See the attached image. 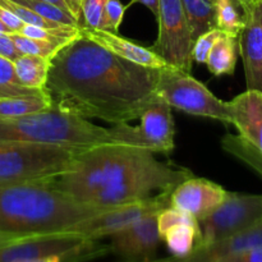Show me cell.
I'll return each instance as SVG.
<instances>
[{
    "mask_svg": "<svg viewBox=\"0 0 262 262\" xmlns=\"http://www.w3.org/2000/svg\"><path fill=\"white\" fill-rule=\"evenodd\" d=\"M237 2L239 3L241 8H242L243 13H245L246 15L251 9H252V7L255 5V3L257 2V0H237Z\"/></svg>",
    "mask_w": 262,
    "mask_h": 262,
    "instance_id": "38",
    "label": "cell"
},
{
    "mask_svg": "<svg viewBox=\"0 0 262 262\" xmlns=\"http://www.w3.org/2000/svg\"><path fill=\"white\" fill-rule=\"evenodd\" d=\"M79 33L104 46L115 55L138 66L154 69H163L168 67L166 61L152 49L138 45L128 38L119 36V33H113L104 30H92L87 27H79Z\"/></svg>",
    "mask_w": 262,
    "mask_h": 262,
    "instance_id": "17",
    "label": "cell"
},
{
    "mask_svg": "<svg viewBox=\"0 0 262 262\" xmlns=\"http://www.w3.org/2000/svg\"><path fill=\"white\" fill-rule=\"evenodd\" d=\"M50 59L36 55H19L13 60L18 81L25 87L43 91L48 81Z\"/></svg>",
    "mask_w": 262,
    "mask_h": 262,
    "instance_id": "20",
    "label": "cell"
},
{
    "mask_svg": "<svg viewBox=\"0 0 262 262\" xmlns=\"http://www.w3.org/2000/svg\"><path fill=\"white\" fill-rule=\"evenodd\" d=\"M171 192H160L143 201L115 207L95 216L84 219L69 228L67 232L76 233L90 241L110 237L114 233L129 227L137 220L151 214H158L161 210L171 206Z\"/></svg>",
    "mask_w": 262,
    "mask_h": 262,
    "instance_id": "10",
    "label": "cell"
},
{
    "mask_svg": "<svg viewBox=\"0 0 262 262\" xmlns=\"http://www.w3.org/2000/svg\"><path fill=\"white\" fill-rule=\"evenodd\" d=\"M262 220V194L229 192L212 214L200 220L201 245L207 246L234 235Z\"/></svg>",
    "mask_w": 262,
    "mask_h": 262,
    "instance_id": "9",
    "label": "cell"
},
{
    "mask_svg": "<svg viewBox=\"0 0 262 262\" xmlns=\"http://www.w3.org/2000/svg\"><path fill=\"white\" fill-rule=\"evenodd\" d=\"M19 262H67V260L63 257V256L50 255V256H42V257L30 258V260H25Z\"/></svg>",
    "mask_w": 262,
    "mask_h": 262,
    "instance_id": "37",
    "label": "cell"
},
{
    "mask_svg": "<svg viewBox=\"0 0 262 262\" xmlns=\"http://www.w3.org/2000/svg\"><path fill=\"white\" fill-rule=\"evenodd\" d=\"M222 33V31L214 28V30L207 31V32L202 33L200 37H197L194 40L193 46H192V59H193V61L200 64L206 63L210 50H211V48Z\"/></svg>",
    "mask_w": 262,
    "mask_h": 262,
    "instance_id": "28",
    "label": "cell"
},
{
    "mask_svg": "<svg viewBox=\"0 0 262 262\" xmlns=\"http://www.w3.org/2000/svg\"><path fill=\"white\" fill-rule=\"evenodd\" d=\"M148 148L107 143L82 151L73 165L51 179L77 201L119 207L143 201L155 192L173 191L193 177L189 169L164 164Z\"/></svg>",
    "mask_w": 262,
    "mask_h": 262,
    "instance_id": "2",
    "label": "cell"
},
{
    "mask_svg": "<svg viewBox=\"0 0 262 262\" xmlns=\"http://www.w3.org/2000/svg\"><path fill=\"white\" fill-rule=\"evenodd\" d=\"M19 55V51L15 48L14 42H13L9 33L0 32V56H4V58L13 61Z\"/></svg>",
    "mask_w": 262,
    "mask_h": 262,
    "instance_id": "33",
    "label": "cell"
},
{
    "mask_svg": "<svg viewBox=\"0 0 262 262\" xmlns=\"http://www.w3.org/2000/svg\"><path fill=\"white\" fill-rule=\"evenodd\" d=\"M125 5L120 0H107L105 7V23L104 31L113 33H119L120 25L123 22L125 13Z\"/></svg>",
    "mask_w": 262,
    "mask_h": 262,
    "instance_id": "29",
    "label": "cell"
},
{
    "mask_svg": "<svg viewBox=\"0 0 262 262\" xmlns=\"http://www.w3.org/2000/svg\"><path fill=\"white\" fill-rule=\"evenodd\" d=\"M228 193L229 191L215 182L193 176L173 189L170 202L171 206L192 215L200 222L212 214L225 201Z\"/></svg>",
    "mask_w": 262,
    "mask_h": 262,
    "instance_id": "11",
    "label": "cell"
},
{
    "mask_svg": "<svg viewBox=\"0 0 262 262\" xmlns=\"http://www.w3.org/2000/svg\"><path fill=\"white\" fill-rule=\"evenodd\" d=\"M156 94L171 107L197 117L211 118L230 124L229 104L215 96L191 72L165 67L160 69Z\"/></svg>",
    "mask_w": 262,
    "mask_h": 262,
    "instance_id": "6",
    "label": "cell"
},
{
    "mask_svg": "<svg viewBox=\"0 0 262 262\" xmlns=\"http://www.w3.org/2000/svg\"><path fill=\"white\" fill-rule=\"evenodd\" d=\"M132 262H179L178 258L171 257V258H163V260H143V261H132Z\"/></svg>",
    "mask_w": 262,
    "mask_h": 262,
    "instance_id": "40",
    "label": "cell"
},
{
    "mask_svg": "<svg viewBox=\"0 0 262 262\" xmlns=\"http://www.w3.org/2000/svg\"><path fill=\"white\" fill-rule=\"evenodd\" d=\"M140 130L155 154H170L174 150L176 124L171 106L156 95L141 112Z\"/></svg>",
    "mask_w": 262,
    "mask_h": 262,
    "instance_id": "15",
    "label": "cell"
},
{
    "mask_svg": "<svg viewBox=\"0 0 262 262\" xmlns=\"http://www.w3.org/2000/svg\"><path fill=\"white\" fill-rule=\"evenodd\" d=\"M84 150L53 143L0 142V187L51 181L66 173Z\"/></svg>",
    "mask_w": 262,
    "mask_h": 262,
    "instance_id": "5",
    "label": "cell"
},
{
    "mask_svg": "<svg viewBox=\"0 0 262 262\" xmlns=\"http://www.w3.org/2000/svg\"><path fill=\"white\" fill-rule=\"evenodd\" d=\"M228 104L230 124L237 128L248 145L262 155V92L246 90Z\"/></svg>",
    "mask_w": 262,
    "mask_h": 262,
    "instance_id": "16",
    "label": "cell"
},
{
    "mask_svg": "<svg viewBox=\"0 0 262 262\" xmlns=\"http://www.w3.org/2000/svg\"><path fill=\"white\" fill-rule=\"evenodd\" d=\"M106 2L107 0H82V27L104 30Z\"/></svg>",
    "mask_w": 262,
    "mask_h": 262,
    "instance_id": "27",
    "label": "cell"
},
{
    "mask_svg": "<svg viewBox=\"0 0 262 262\" xmlns=\"http://www.w3.org/2000/svg\"><path fill=\"white\" fill-rule=\"evenodd\" d=\"M14 42L15 48L19 51L20 55H36L42 56L46 59H53V56L58 53L59 49L63 45L59 43L49 42V41L38 40V38H31L20 33H9Z\"/></svg>",
    "mask_w": 262,
    "mask_h": 262,
    "instance_id": "25",
    "label": "cell"
},
{
    "mask_svg": "<svg viewBox=\"0 0 262 262\" xmlns=\"http://www.w3.org/2000/svg\"><path fill=\"white\" fill-rule=\"evenodd\" d=\"M238 54V36L223 32L210 50L205 64L215 77L232 76L237 66Z\"/></svg>",
    "mask_w": 262,
    "mask_h": 262,
    "instance_id": "19",
    "label": "cell"
},
{
    "mask_svg": "<svg viewBox=\"0 0 262 262\" xmlns=\"http://www.w3.org/2000/svg\"><path fill=\"white\" fill-rule=\"evenodd\" d=\"M160 69L128 61L79 33L50 61V109L118 124L140 118L156 96Z\"/></svg>",
    "mask_w": 262,
    "mask_h": 262,
    "instance_id": "1",
    "label": "cell"
},
{
    "mask_svg": "<svg viewBox=\"0 0 262 262\" xmlns=\"http://www.w3.org/2000/svg\"><path fill=\"white\" fill-rule=\"evenodd\" d=\"M0 32H5V33H9V31H8V28L5 27L4 25L2 23V20H0Z\"/></svg>",
    "mask_w": 262,
    "mask_h": 262,
    "instance_id": "41",
    "label": "cell"
},
{
    "mask_svg": "<svg viewBox=\"0 0 262 262\" xmlns=\"http://www.w3.org/2000/svg\"><path fill=\"white\" fill-rule=\"evenodd\" d=\"M262 248V220L234 235L207 246H199L193 252L179 262H212L223 256L242 251Z\"/></svg>",
    "mask_w": 262,
    "mask_h": 262,
    "instance_id": "18",
    "label": "cell"
},
{
    "mask_svg": "<svg viewBox=\"0 0 262 262\" xmlns=\"http://www.w3.org/2000/svg\"><path fill=\"white\" fill-rule=\"evenodd\" d=\"M216 28L228 35L238 36L245 25V13L237 0H212Z\"/></svg>",
    "mask_w": 262,
    "mask_h": 262,
    "instance_id": "23",
    "label": "cell"
},
{
    "mask_svg": "<svg viewBox=\"0 0 262 262\" xmlns=\"http://www.w3.org/2000/svg\"><path fill=\"white\" fill-rule=\"evenodd\" d=\"M158 214L147 215L110 235L109 250L130 260H151L161 241L158 229Z\"/></svg>",
    "mask_w": 262,
    "mask_h": 262,
    "instance_id": "13",
    "label": "cell"
},
{
    "mask_svg": "<svg viewBox=\"0 0 262 262\" xmlns=\"http://www.w3.org/2000/svg\"><path fill=\"white\" fill-rule=\"evenodd\" d=\"M182 3L193 42L202 33L216 28L212 0H182Z\"/></svg>",
    "mask_w": 262,
    "mask_h": 262,
    "instance_id": "21",
    "label": "cell"
},
{
    "mask_svg": "<svg viewBox=\"0 0 262 262\" xmlns=\"http://www.w3.org/2000/svg\"><path fill=\"white\" fill-rule=\"evenodd\" d=\"M212 262H262V248H253L223 256Z\"/></svg>",
    "mask_w": 262,
    "mask_h": 262,
    "instance_id": "31",
    "label": "cell"
},
{
    "mask_svg": "<svg viewBox=\"0 0 262 262\" xmlns=\"http://www.w3.org/2000/svg\"><path fill=\"white\" fill-rule=\"evenodd\" d=\"M0 142L53 143L79 148L122 143L155 152L142 136L140 127L118 123L112 128H104L55 109L22 117L0 118Z\"/></svg>",
    "mask_w": 262,
    "mask_h": 262,
    "instance_id": "4",
    "label": "cell"
},
{
    "mask_svg": "<svg viewBox=\"0 0 262 262\" xmlns=\"http://www.w3.org/2000/svg\"><path fill=\"white\" fill-rule=\"evenodd\" d=\"M156 20L159 23V33L151 49L168 66L191 72L193 66V41L182 0H159V15Z\"/></svg>",
    "mask_w": 262,
    "mask_h": 262,
    "instance_id": "8",
    "label": "cell"
},
{
    "mask_svg": "<svg viewBox=\"0 0 262 262\" xmlns=\"http://www.w3.org/2000/svg\"><path fill=\"white\" fill-rule=\"evenodd\" d=\"M13 2L28 8V9L37 13L38 15L43 17L45 19L61 23V25L66 26H72V27H81L71 13L56 7V5L50 4V3L43 2V0H13Z\"/></svg>",
    "mask_w": 262,
    "mask_h": 262,
    "instance_id": "26",
    "label": "cell"
},
{
    "mask_svg": "<svg viewBox=\"0 0 262 262\" xmlns=\"http://www.w3.org/2000/svg\"><path fill=\"white\" fill-rule=\"evenodd\" d=\"M67 9L74 17V19L79 23V26H83V18H82V0H63Z\"/></svg>",
    "mask_w": 262,
    "mask_h": 262,
    "instance_id": "34",
    "label": "cell"
},
{
    "mask_svg": "<svg viewBox=\"0 0 262 262\" xmlns=\"http://www.w3.org/2000/svg\"><path fill=\"white\" fill-rule=\"evenodd\" d=\"M115 207L84 204L51 181L0 187V232L22 235L67 232L84 219Z\"/></svg>",
    "mask_w": 262,
    "mask_h": 262,
    "instance_id": "3",
    "label": "cell"
},
{
    "mask_svg": "<svg viewBox=\"0 0 262 262\" xmlns=\"http://www.w3.org/2000/svg\"><path fill=\"white\" fill-rule=\"evenodd\" d=\"M26 237H30V235H22L17 234V233H7V232H0V246L8 245V243L15 242V241L23 239Z\"/></svg>",
    "mask_w": 262,
    "mask_h": 262,
    "instance_id": "36",
    "label": "cell"
},
{
    "mask_svg": "<svg viewBox=\"0 0 262 262\" xmlns=\"http://www.w3.org/2000/svg\"><path fill=\"white\" fill-rule=\"evenodd\" d=\"M45 91L25 87L18 81L13 61L0 56V99L4 97L27 96V95L43 94Z\"/></svg>",
    "mask_w": 262,
    "mask_h": 262,
    "instance_id": "24",
    "label": "cell"
},
{
    "mask_svg": "<svg viewBox=\"0 0 262 262\" xmlns=\"http://www.w3.org/2000/svg\"><path fill=\"white\" fill-rule=\"evenodd\" d=\"M43 2L50 3V4L56 5V7L61 8V9H64V10H67V12H68V9H67V7H66V4H64L63 0H43ZM68 13H69V12H68ZM73 18H74V17H73Z\"/></svg>",
    "mask_w": 262,
    "mask_h": 262,
    "instance_id": "39",
    "label": "cell"
},
{
    "mask_svg": "<svg viewBox=\"0 0 262 262\" xmlns=\"http://www.w3.org/2000/svg\"><path fill=\"white\" fill-rule=\"evenodd\" d=\"M50 109L48 96L43 94L0 99V118H14Z\"/></svg>",
    "mask_w": 262,
    "mask_h": 262,
    "instance_id": "22",
    "label": "cell"
},
{
    "mask_svg": "<svg viewBox=\"0 0 262 262\" xmlns=\"http://www.w3.org/2000/svg\"><path fill=\"white\" fill-rule=\"evenodd\" d=\"M95 242L69 232L30 235L0 246V262H19L50 255L63 256L67 262H78L102 252L105 247H99Z\"/></svg>",
    "mask_w": 262,
    "mask_h": 262,
    "instance_id": "7",
    "label": "cell"
},
{
    "mask_svg": "<svg viewBox=\"0 0 262 262\" xmlns=\"http://www.w3.org/2000/svg\"><path fill=\"white\" fill-rule=\"evenodd\" d=\"M158 229L160 239L176 258L187 257L201 245L199 220L173 206L159 212Z\"/></svg>",
    "mask_w": 262,
    "mask_h": 262,
    "instance_id": "12",
    "label": "cell"
},
{
    "mask_svg": "<svg viewBox=\"0 0 262 262\" xmlns=\"http://www.w3.org/2000/svg\"><path fill=\"white\" fill-rule=\"evenodd\" d=\"M135 4H142L145 5L147 9L151 10L155 18L158 19V15H159V0H130L127 5H125V9L130 8L132 5Z\"/></svg>",
    "mask_w": 262,
    "mask_h": 262,
    "instance_id": "35",
    "label": "cell"
},
{
    "mask_svg": "<svg viewBox=\"0 0 262 262\" xmlns=\"http://www.w3.org/2000/svg\"><path fill=\"white\" fill-rule=\"evenodd\" d=\"M18 33L25 35L31 38H38V40L59 43V45H66L67 42L71 41L68 40V38H64L61 37V36L56 35L55 32H51V31L45 30V28H41V27H37V26H32V25H26V23L23 25V27L20 28V31Z\"/></svg>",
    "mask_w": 262,
    "mask_h": 262,
    "instance_id": "30",
    "label": "cell"
},
{
    "mask_svg": "<svg viewBox=\"0 0 262 262\" xmlns=\"http://www.w3.org/2000/svg\"><path fill=\"white\" fill-rule=\"evenodd\" d=\"M0 20H2L3 25L8 28L9 33L19 32L20 28L25 25L14 13H12L9 9L2 7V5H0Z\"/></svg>",
    "mask_w": 262,
    "mask_h": 262,
    "instance_id": "32",
    "label": "cell"
},
{
    "mask_svg": "<svg viewBox=\"0 0 262 262\" xmlns=\"http://www.w3.org/2000/svg\"><path fill=\"white\" fill-rule=\"evenodd\" d=\"M238 50L247 90L262 92V0H257L245 15V25L238 35Z\"/></svg>",
    "mask_w": 262,
    "mask_h": 262,
    "instance_id": "14",
    "label": "cell"
}]
</instances>
